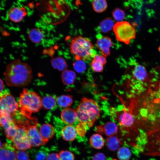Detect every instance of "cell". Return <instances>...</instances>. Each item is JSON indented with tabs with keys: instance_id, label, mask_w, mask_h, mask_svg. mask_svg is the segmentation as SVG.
I'll use <instances>...</instances> for the list:
<instances>
[{
	"instance_id": "1",
	"label": "cell",
	"mask_w": 160,
	"mask_h": 160,
	"mask_svg": "<svg viewBox=\"0 0 160 160\" xmlns=\"http://www.w3.org/2000/svg\"><path fill=\"white\" fill-rule=\"evenodd\" d=\"M7 84L11 87H23L30 82L32 70L27 63L15 59L6 66L4 73Z\"/></svg>"
},
{
	"instance_id": "2",
	"label": "cell",
	"mask_w": 160,
	"mask_h": 160,
	"mask_svg": "<svg viewBox=\"0 0 160 160\" xmlns=\"http://www.w3.org/2000/svg\"><path fill=\"white\" fill-rule=\"evenodd\" d=\"M76 111L79 123L85 124L90 127L100 117L101 110L93 100L83 97Z\"/></svg>"
},
{
	"instance_id": "3",
	"label": "cell",
	"mask_w": 160,
	"mask_h": 160,
	"mask_svg": "<svg viewBox=\"0 0 160 160\" xmlns=\"http://www.w3.org/2000/svg\"><path fill=\"white\" fill-rule=\"evenodd\" d=\"M19 103L21 114L31 119L32 113L39 111L42 107V99L39 95L25 88L20 94Z\"/></svg>"
},
{
	"instance_id": "4",
	"label": "cell",
	"mask_w": 160,
	"mask_h": 160,
	"mask_svg": "<svg viewBox=\"0 0 160 160\" xmlns=\"http://www.w3.org/2000/svg\"><path fill=\"white\" fill-rule=\"evenodd\" d=\"M70 48L76 60H88L95 55L94 45L88 39L81 36L72 39Z\"/></svg>"
},
{
	"instance_id": "5",
	"label": "cell",
	"mask_w": 160,
	"mask_h": 160,
	"mask_svg": "<svg viewBox=\"0 0 160 160\" xmlns=\"http://www.w3.org/2000/svg\"><path fill=\"white\" fill-rule=\"evenodd\" d=\"M113 29L116 39L127 44L135 37V28L127 21L117 22Z\"/></svg>"
},
{
	"instance_id": "6",
	"label": "cell",
	"mask_w": 160,
	"mask_h": 160,
	"mask_svg": "<svg viewBox=\"0 0 160 160\" xmlns=\"http://www.w3.org/2000/svg\"><path fill=\"white\" fill-rule=\"evenodd\" d=\"M110 113L112 118L117 121L119 125L123 128L130 127L134 124V116L125 108L119 110L116 108L111 107L110 108Z\"/></svg>"
},
{
	"instance_id": "7",
	"label": "cell",
	"mask_w": 160,
	"mask_h": 160,
	"mask_svg": "<svg viewBox=\"0 0 160 160\" xmlns=\"http://www.w3.org/2000/svg\"><path fill=\"white\" fill-rule=\"evenodd\" d=\"M0 114L12 116L15 115L19 106L14 97L9 93L0 95Z\"/></svg>"
},
{
	"instance_id": "8",
	"label": "cell",
	"mask_w": 160,
	"mask_h": 160,
	"mask_svg": "<svg viewBox=\"0 0 160 160\" xmlns=\"http://www.w3.org/2000/svg\"><path fill=\"white\" fill-rule=\"evenodd\" d=\"M13 146L16 149L25 151L31 147L26 130V126H18L17 133L12 140Z\"/></svg>"
},
{
	"instance_id": "9",
	"label": "cell",
	"mask_w": 160,
	"mask_h": 160,
	"mask_svg": "<svg viewBox=\"0 0 160 160\" xmlns=\"http://www.w3.org/2000/svg\"><path fill=\"white\" fill-rule=\"evenodd\" d=\"M26 130L31 147H39L48 142L42 137L36 125L26 127Z\"/></svg>"
},
{
	"instance_id": "10",
	"label": "cell",
	"mask_w": 160,
	"mask_h": 160,
	"mask_svg": "<svg viewBox=\"0 0 160 160\" xmlns=\"http://www.w3.org/2000/svg\"><path fill=\"white\" fill-rule=\"evenodd\" d=\"M17 151L13 145L5 143L1 145L0 160H17Z\"/></svg>"
},
{
	"instance_id": "11",
	"label": "cell",
	"mask_w": 160,
	"mask_h": 160,
	"mask_svg": "<svg viewBox=\"0 0 160 160\" xmlns=\"http://www.w3.org/2000/svg\"><path fill=\"white\" fill-rule=\"evenodd\" d=\"M112 45L111 39L106 36L99 37L96 43L97 47L100 50L102 55L105 57L110 54V48Z\"/></svg>"
},
{
	"instance_id": "12",
	"label": "cell",
	"mask_w": 160,
	"mask_h": 160,
	"mask_svg": "<svg viewBox=\"0 0 160 160\" xmlns=\"http://www.w3.org/2000/svg\"><path fill=\"white\" fill-rule=\"evenodd\" d=\"M132 73L133 79L136 82L142 83L147 79L148 75L145 67L143 65L134 63Z\"/></svg>"
},
{
	"instance_id": "13",
	"label": "cell",
	"mask_w": 160,
	"mask_h": 160,
	"mask_svg": "<svg viewBox=\"0 0 160 160\" xmlns=\"http://www.w3.org/2000/svg\"><path fill=\"white\" fill-rule=\"evenodd\" d=\"M116 124L113 121H108L104 125L97 126L96 131L101 134H104L108 137L115 135L117 132L118 128Z\"/></svg>"
},
{
	"instance_id": "14",
	"label": "cell",
	"mask_w": 160,
	"mask_h": 160,
	"mask_svg": "<svg viewBox=\"0 0 160 160\" xmlns=\"http://www.w3.org/2000/svg\"><path fill=\"white\" fill-rule=\"evenodd\" d=\"M27 14L26 10L24 7H15L9 11L8 15L12 21L17 23L21 22Z\"/></svg>"
},
{
	"instance_id": "15",
	"label": "cell",
	"mask_w": 160,
	"mask_h": 160,
	"mask_svg": "<svg viewBox=\"0 0 160 160\" xmlns=\"http://www.w3.org/2000/svg\"><path fill=\"white\" fill-rule=\"evenodd\" d=\"M60 117L64 123L69 125L74 124L77 119L76 111L69 108H66L62 111Z\"/></svg>"
},
{
	"instance_id": "16",
	"label": "cell",
	"mask_w": 160,
	"mask_h": 160,
	"mask_svg": "<svg viewBox=\"0 0 160 160\" xmlns=\"http://www.w3.org/2000/svg\"><path fill=\"white\" fill-rule=\"evenodd\" d=\"M61 135L65 140L68 141L73 140L77 135L76 128L71 125H66L62 129Z\"/></svg>"
},
{
	"instance_id": "17",
	"label": "cell",
	"mask_w": 160,
	"mask_h": 160,
	"mask_svg": "<svg viewBox=\"0 0 160 160\" xmlns=\"http://www.w3.org/2000/svg\"><path fill=\"white\" fill-rule=\"evenodd\" d=\"M39 131L43 138L47 141L53 137L55 133L54 127L48 123L42 124L40 127Z\"/></svg>"
},
{
	"instance_id": "18",
	"label": "cell",
	"mask_w": 160,
	"mask_h": 160,
	"mask_svg": "<svg viewBox=\"0 0 160 160\" xmlns=\"http://www.w3.org/2000/svg\"><path fill=\"white\" fill-rule=\"evenodd\" d=\"M29 39L34 43H38L41 42L44 37L42 31L39 28H33L31 29L28 33Z\"/></svg>"
},
{
	"instance_id": "19",
	"label": "cell",
	"mask_w": 160,
	"mask_h": 160,
	"mask_svg": "<svg viewBox=\"0 0 160 160\" xmlns=\"http://www.w3.org/2000/svg\"><path fill=\"white\" fill-rule=\"evenodd\" d=\"M51 63L54 68L60 71H63L66 70L68 67L65 60L61 57H57L52 58L51 60Z\"/></svg>"
},
{
	"instance_id": "20",
	"label": "cell",
	"mask_w": 160,
	"mask_h": 160,
	"mask_svg": "<svg viewBox=\"0 0 160 160\" xmlns=\"http://www.w3.org/2000/svg\"><path fill=\"white\" fill-rule=\"evenodd\" d=\"M121 142L118 137L115 135L108 137L106 140V145L108 149L114 151L120 148Z\"/></svg>"
},
{
	"instance_id": "21",
	"label": "cell",
	"mask_w": 160,
	"mask_h": 160,
	"mask_svg": "<svg viewBox=\"0 0 160 160\" xmlns=\"http://www.w3.org/2000/svg\"><path fill=\"white\" fill-rule=\"evenodd\" d=\"M76 78V73L72 71L66 70L63 71L61 74L62 81L66 85H69L73 84Z\"/></svg>"
},
{
	"instance_id": "22",
	"label": "cell",
	"mask_w": 160,
	"mask_h": 160,
	"mask_svg": "<svg viewBox=\"0 0 160 160\" xmlns=\"http://www.w3.org/2000/svg\"><path fill=\"white\" fill-rule=\"evenodd\" d=\"M89 142L93 148L98 149L102 148L105 143L104 138L101 135L98 134L93 135L90 137Z\"/></svg>"
},
{
	"instance_id": "23",
	"label": "cell",
	"mask_w": 160,
	"mask_h": 160,
	"mask_svg": "<svg viewBox=\"0 0 160 160\" xmlns=\"http://www.w3.org/2000/svg\"><path fill=\"white\" fill-rule=\"evenodd\" d=\"M0 125L5 131L16 124L12 116L6 114H0Z\"/></svg>"
},
{
	"instance_id": "24",
	"label": "cell",
	"mask_w": 160,
	"mask_h": 160,
	"mask_svg": "<svg viewBox=\"0 0 160 160\" xmlns=\"http://www.w3.org/2000/svg\"><path fill=\"white\" fill-rule=\"evenodd\" d=\"M56 101L58 105L60 107H69L73 103V97L69 95H60L57 97Z\"/></svg>"
},
{
	"instance_id": "25",
	"label": "cell",
	"mask_w": 160,
	"mask_h": 160,
	"mask_svg": "<svg viewBox=\"0 0 160 160\" xmlns=\"http://www.w3.org/2000/svg\"><path fill=\"white\" fill-rule=\"evenodd\" d=\"M56 102V100L53 96L46 95L42 99V107L45 109H52L55 106Z\"/></svg>"
},
{
	"instance_id": "26",
	"label": "cell",
	"mask_w": 160,
	"mask_h": 160,
	"mask_svg": "<svg viewBox=\"0 0 160 160\" xmlns=\"http://www.w3.org/2000/svg\"><path fill=\"white\" fill-rule=\"evenodd\" d=\"M114 25L113 21L111 18H107L100 23V29L103 32L107 33L113 29Z\"/></svg>"
},
{
	"instance_id": "27",
	"label": "cell",
	"mask_w": 160,
	"mask_h": 160,
	"mask_svg": "<svg viewBox=\"0 0 160 160\" xmlns=\"http://www.w3.org/2000/svg\"><path fill=\"white\" fill-rule=\"evenodd\" d=\"M93 70L95 72H100L103 70V64L101 60V56L95 55L91 64Z\"/></svg>"
},
{
	"instance_id": "28",
	"label": "cell",
	"mask_w": 160,
	"mask_h": 160,
	"mask_svg": "<svg viewBox=\"0 0 160 160\" xmlns=\"http://www.w3.org/2000/svg\"><path fill=\"white\" fill-rule=\"evenodd\" d=\"M132 152L129 148L126 146L120 148L117 152V156L120 160H129L131 158Z\"/></svg>"
},
{
	"instance_id": "29",
	"label": "cell",
	"mask_w": 160,
	"mask_h": 160,
	"mask_svg": "<svg viewBox=\"0 0 160 160\" xmlns=\"http://www.w3.org/2000/svg\"><path fill=\"white\" fill-rule=\"evenodd\" d=\"M92 4L94 10L96 12L100 13L106 9L107 4L105 0H95L92 1Z\"/></svg>"
},
{
	"instance_id": "30",
	"label": "cell",
	"mask_w": 160,
	"mask_h": 160,
	"mask_svg": "<svg viewBox=\"0 0 160 160\" xmlns=\"http://www.w3.org/2000/svg\"><path fill=\"white\" fill-rule=\"evenodd\" d=\"M18 128V126L16 124L4 131L5 134L7 138L12 140L16 135Z\"/></svg>"
},
{
	"instance_id": "31",
	"label": "cell",
	"mask_w": 160,
	"mask_h": 160,
	"mask_svg": "<svg viewBox=\"0 0 160 160\" xmlns=\"http://www.w3.org/2000/svg\"><path fill=\"white\" fill-rule=\"evenodd\" d=\"M112 15L114 19L118 21L121 22L125 17V13L121 9L119 8H116L112 12Z\"/></svg>"
},
{
	"instance_id": "32",
	"label": "cell",
	"mask_w": 160,
	"mask_h": 160,
	"mask_svg": "<svg viewBox=\"0 0 160 160\" xmlns=\"http://www.w3.org/2000/svg\"><path fill=\"white\" fill-rule=\"evenodd\" d=\"M88 126L85 124L79 123L76 127V129L77 134L81 137H84L86 135Z\"/></svg>"
},
{
	"instance_id": "33",
	"label": "cell",
	"mask_w": 160,
	"mask_h": 160,
	"mask_svg": "<svg viewBox=\"0 0 160 160\" xmlns=\"http://www.w3.org/2000/svg\"><path fill=\"white\" fill-rule=\"evenodd\" d=\"M73 65L74 70L79 73L84 71L86 68L85 63L82 60H76Z\"/></svg>"
},
{
	"instance_id": "34",
	"label": "cell",
	"mask_w": 160,
	"mask_h": 160,
	"mask_svg": "<svg viewBox=\"0 0 160 160\" xmlns=\"http://www.w3.org/2000/svg\"><path fill=\"white\" fill-rule=\"evenodd\" d=\"M60 160H74L73 154L67 150H61L58 153Z\"/></svg>"
},
{
	"instance_id": "35",
	"label": "cell",
	"mask_w": 160,
	"mask_h": 160,
	"mask_svg": "<svg viewBox=\"0 0 160 160\" xmlns=\"http://www.w3.org/2000/svg\"><path fill=\"white\" fill-rule=\"evenodd\" d=\"M16 157L17 160H30L28 154L24 151L17 150Z\"/></svg>"
},
{
	"instance_id": "36",
	"label": "cell",
	"mask_w": 160,
	"mask_h": 160,
	"mask_svg": "<svg viewBox=\"0 0 160 160\" xmlns=\"http://www.w3.org/2000/svg\"><path fill=\"white\" fill-rule=\"evenodd\" d=\"M48 155L42 151H39L36 155V160H45Z\"/></svg>"
},
{
	"instance_id": "37",
	"label": "cell",
	"mask_w": 160,
	"mask_h": 160,
	"mask_svg": "<svg viewBox=\"0 0 160 160\" xmlns=\"http://www.w3.org/2000/svg\"><path fill=\"white\" fill-rule=\"evenodd\" d=\"M46 160H60L58 153H52L48 154Z\"/></svg>"
},
{
	"instance_id": "38",
	"label": "cell",
	"mask_w": 160,
	"mask_h": 160,
	"mask_svg": "<svg viewBox=\"0 0 160 160\" xmlns=\"http://www.w3.org/2000/svg\"><path fill=\"white\" fill-rule=\"evenodd\" d=\"M105 155L102 153H98L94 155L92 160H106Z\"/></svg>"
},
{
	"instance_id": "39",
	"label": "cell",
	"mask_w": 160,
	"mask_h": 160,
	"mask_svg": "<svg viewBox=\"0 0 160 160\" xmlns=\"http://www.w3.org/2000/svg\"><path fill=\"white\" fill-rule=\"evenodd\" d=\"M0 93L2 92V91L3 90L4 88V82L3 80H2L1 79H0Z\"/></svg>"
}]
</instances>
